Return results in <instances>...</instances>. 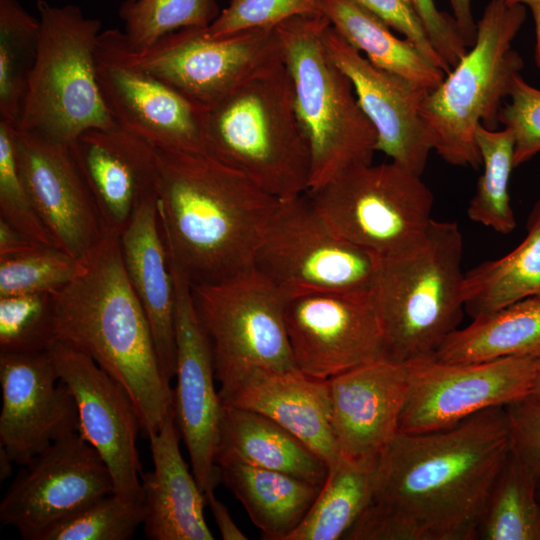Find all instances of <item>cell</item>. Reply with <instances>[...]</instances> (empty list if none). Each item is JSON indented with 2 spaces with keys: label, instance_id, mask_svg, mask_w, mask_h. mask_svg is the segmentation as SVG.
Here are the masks:
<instances>
[{
  "label": "cell",
  "instance_id": "obj_26",
  "mask_svg": "<svg viewBox=\"0 0 540 540\" xmlns=\"http://www.w3.org/2000/svg\"><path fill=\"white\" fill-rule=\"evenodd\" d=\"M173 409L148 439L153 470L143 472L145 536L150 540H213L204 516L206 498L180 452Z\"/></svg>",
  "mask_w": 540,
  "mask_h": 540
},
{
  "label": "cell",
  "instance_id": "obj_31",
  "mask_svg": "<svg viewBox=\"0 0 540 540\" xmlns=\"http://www.w3.org/2000/svg\"><path fill=\"white\" fill-rule=\"evenodd\" d=\"M523 241L506 255L464 275L465 311L472 319L529 297H540V199L527 220Z\"/></svg>",
  "mask_w": 540,
  "mask_h": 540
},
{
  "label": "cell",
  "instance_id": "obj_51",
  "mask_svg": "<svg viewBox=\"0 0 540 540\" xmlns=\"http://www.w3.org/2000/svg\"><path fill=\"white\" fill-rule=\"evenodd\" d=\"M530 397L540 401V357L536 369Z\"/></svg>",
  "mask_w": 540,
  "mask_h": 540
},
{
  "label": "cell",
  "instance_id": "obj_24",
  "mask_svg": "<svg viewBox=\"0 0 540 540\" xmlns=\"http://www.w3.org/2000/svg\"><path fill=\"white\" fill-rule=\"evenodd\" d=\"M224 405L249 409L287 429L329 467L341 454L331 423L328 380L309 377L299 369L257 368L219 390Z\"/></svg>",
  "mask_w": 540,
  "mask_h": 540
},
{
  "label": "cell",
  "instance_id": "obj_43",
  "mask_svg": "<svg viewBox=\"0 0 540 540\" xmlns=\"http://www.w3.org/2000/svg\"><path fill=\"white\" fill-rule=\"evenodd\" d=\"M511 451L540 480V401L530 396L505 406Z\"/></svg>",
  "mask_w": 540,
  "mask_h": 540
},
{
  "label": "cell",
  "instance_id": "obj_7",
  "mask_svg": "<svg viewBox=\"0 0 540 540\" xmlns=\"http://www.w3.org/2000/svg\"><path fill=\"white\" fill-rule=\"evenodd\" d=\"M525 18V6L491 0L477 21L470 49L426 95L422 114L434 150L445 162L474 169L481 165L476 128L498 127L503 100L524 65L512 42Z\"/></svg>",
  "mask_w": 540,
  "mask_h": 540
},
{
  "label": "cell",
  "instance_id": "obj_3",
  "mask_svg": "<svg viewBox=\"0 0 540 540\" xmlns=\"http://www.w3.org/2000/svg\"><path fill=\"white\" fill-rule=\"evenodd\" d=\"M56 342L92 358L130 395L148 438L173 409L151 328L122 260L119 232L108 230L77 275L53 294Z\"/></svg>",
  "mask_w": 540,
  "mask_h": 540
},
{
  "label": "cell",
  "instance_id": "obj_39",
  "mask_svg": "<svg viewBox=\"0 0 540 540\" xmlns=\"http://www.w3.org/2000/svg\"><path fill=\"white\" fill-rule=\"evenodd\" d=\"M55 342L52 294L0 297V353L43 352Z\"/></svg>",
  "mask_w": 540,
  "mask_h": 540
},
{
  "label": "cell",
  "instance_id": "obj_30",
  "mask_svg": "<svg viewBox=\"0 0 540 540\" xmlns=\"http://www.w3.org/2000/svg\"><path fill=\"white\" fill-rule=\"evenodd\" d=\"M322 14L353 48L379 68L410 79L429 90L446 73L408 39L391 28L357 0H321Z\"/></svg>",
  "mask_w": 540,
  "mask_h": 540
},
{
  "label": "cell",
  "instance_id": "obj_45",
  "mask_svg": "<svg viewBox=\"0 0 540 540\" xmlns=\"http://www.w3.org/2000/svg\"><path fill=\"white\" fill-rule=\"evenodd\" d=\"M420 18L435 50L450 70L468 47L452 15L436 6L434 0H409Z\"/></svg>",
  "mask_w": 540,
  "mask_h": 540
},
{
  "label": "cell",
  "instance_id": "obj_33",
  "mask_svg": "<svg viewBox=\"0 0 540 540\" xmlns=\"http://www.w3.org/2000/svg\"><path fill=\"white\" fill-rule=\"evenodd\" d=\"M538 481L511 451L487 500L477 539L540 540Z\"/></svg>",
  "mask_w": 540,
  "mask_h": 540
},
{
  "label": "cell",
  "instance_id": "obj_48",
  "mask_svg": "<svg viewBox=\"0 0 540 540\" xmlns=\"http://www.w3.org/2000/svg\"><path fill=\"white\" fill-rule=\"evenodd\" d=\"M36 244L19 232L5 220L0 218V257L10 256L28 251Z\"/></svg>",
  "mask_w": 540,
  "mask_h": 540
},
{
  "label": "cell",
  "instance_id": "obj_18",
  "mask_svg": "<svg viewBox=\"0 0 540 540\" xmlns=\"http://www.w3.org/2000/svg\"><path fill=\"white\" fill-rule=\"evenodd\" d=\"M0 449L26 465L53 443L79 433L76 401L59 377L50 349L0 353Z\"/></svg>",
  "mask_w": 540,
  "mask_h": 540
},
{
  "label": "cell",
  "instance_id": "obj_40",
  "mask_svg": "<svg viewBox=\"0 0 540 540\" xmlns=\"http://www.w3.org/2000/svg\"><path fill=\"white\" fill-rule=\"evenodd\" d=\"M0 218L36 244L57 247L22 178L16 127L5 120H0Z\"/></svg>",
  "mask_w": 540,
  "mask_h": 540
},
{
  "label": "cell",
  "instance_id": "obj_44",
  "mask_svg": "<svg viewBox=\"0 0 540 540\" xmlns=\"http://www.w3.org/2000/svg\"><path fill=\"white\" fill-rule=\"evenodd\" d=\"M391 29L410 40L424 56L446 74L451 70L435 50L420 18L409 0H357Z\"/></svg>",
  "mask_w": 540,
  "mask_h": 540
},
{
  "label": "cell",
  "instance_id": "obj_10",
  "mask_svg": "<svg viewBox=\"0 0 540 540\" xmlns=\"http://www.w3.org/2000/svg\"><path fill=\"white\" fill-rule=\"evenodd\" d=\"M307 194L338 235L378 258L413 246L433 219L430 188L392 161L354 166Z\"/></svg>",
  "mask_w": 540,
  "mask_h": 540
},
{
  "label": "cell",
  "instance_id": "obj_16",
  "mask_svg": "<svg viewBox=\"0 0 540 540\" xmlns=\"http://www.w3.org/2000/svg\"><path fill=\"white\" fill-rule=\"evenodd\" d=\"M170 265L176 295V386L172 407L192 472L206 494L221 481L217 452L223 403L215 388L212 348L194 304L191 283L171 258Z\"/></svg>",
  "mask_w": 540,
  "mask_h": 540
},
{
  "label": "cell",
  "instance_id": "obj_17",
  "mask_svg": "<svg viewBox=\"0 0 540 540\" xmlns=\"http://www.w3.org/2000/svg\"><path fill=\"white\" fill-rule=\"evenodd\" d=\"M50 354L59 377L76 401L79 433L109 469L114 494L144 502L143 472L136 445L141 425L130 395L92 358L72 346L57 341Z\"/></svg>",
  "mask_w": 540,
  "mask_h": 540
},
{
  "label": "cell",
  "instance_id": "obj_47",
  "mask_svg": "<svg viewBox=\"0 0 540 540\" xmlns=\"http://www.w3.org/2000/svg\"><path fill=\"white\" fill-rule=\"evenodd\" d=\"M452 16L467 47L472 46L476 38L477 22L472 11V0H448Z\"/></svg>",
  "mask_w": 540,
  "mask_h": 540
},
{
  "label": "cell",
  "instance_id": "obj_41",
  "mask_svg": "<svg viewBox=\"0 0 540 540\" xmlns=\"http://www.w3.org/2000/svg\"><path fill=\"white\" fill-rule=\"evenodd\" d=\"M316 14H322L321 0H230L204 31L211 38H222Z\"/></svg>",
  "mask_w": 540,
  "mask_h": 540
},
{
  "label": "cell",
  "instance_id": "obj_36",
  "mask_svg": "<svg viewBox=\"0 0 540 540\" xmlns=\"http://www.w3.org/2000/svg\"><path fill=\"white\" fill-rule=\"evenodd\" d=\"M216 0H124L119 17L125 44L143 49L184 28H206L219 15Z\"/></svg>",
  "mask_w": 540,
  "mask_h": 540
},
{
  "label": "cell",
  "instance_id": "obj_15",
  "mask_svg": "<svg viewBox=\"0 0 540 540\" xmlns=\"http://www.w3.org/2000/svg\"><path fill=\"white\" fill-rule=\"evenodd\" d=\"M112 493L113 480L101 456L75 433L22 466L0 502V522L25 540H38L51 525Z\"/></svg>",
  "mask_w": 540,
  "mask_h": 540
},
{
  "label": "cell",
  "instance_id": "obj_14",
  "mask_svg": "<svg viewBox=\"0 0 540 540\" xmlns=\"http://www.w3.org/2000/svg\"><path fill=\"white\" fill-rule=\"evenodd\" d=\"M285 324L296 367L328 380L386 359L381 323L369 291H322L288 298Z\"/></svg>",
  "mask_w": 540,
  "mask_h": 540
},
{
  "label": "cell",
  "instance_id": "obj_38",
  "mask_svg": "<svg viewBox=\"0 0 540 540\" xmlns=\"http://www.w3.org/2000/svg\"><path fill=\"white\" fill-rule=\"evenodd\" d=\"M81 260L64 250L37 245L15 255L0 257V297L55 294L79 272Z\"/></svg>",
  "mask_w": 540,
  "mask_h": 540
},
{
  "label": "cell",
  "instance_id": "obj_28",
  "mask_svg": "<svg viewBox=\"0 0 540 540\" xmlns=\"http://www.w3.org/2000/svg\"><path fill=\"white\" fill-rule=\"evenodd\" d=\"M221 481L243 505L266 540H286L314 503L321 486L241 462L218 464Z\"/></svg>",
  "mask_w": 540,
  "mask_h": 540
},
{
  "label": "cell",
  "instance_id": "obj_23",
  "mask_svg": "<svg viewBox=\"0 0 540 540\" xmlns=\"http://www.w3.org/2000/svg\"><path fill=\"white\" fill-rule=\"evenodd\" d=\"M70 146L106 229L120 233L156 191V148L119 125L87 130Z\"/></svg>",
  "mask_w": 540,
  "mask_h": 540
},
{
  "label": "cell",
  "instance_id": "obj_4",
  "mask_svg": "<svg viewBox=\"0 0 540 540\" xmlns=\"http://www.w3.org/2000/svg\"><path fill=\"white\" fill-rule=\"evenodd\" d=\"M369 294L383 330L386 359L433 357L465 311L463 236L454 221L432 219L410 248L376 257Z\"/></svg>",
  "mask_w": 540,
  "mask_h": 540
},
{
  "label": "cell",
  "instance_id": "obj_27",
  "mask_svg": "<svg viewBox=\"0 0 540 540\" xmlns=\"http://www.w3.org/2000/svg\"><path fill=\"white\" fill-rule=\"evenodd\" d=\"M241 462L274 470L322 486L325 461L299 438L258 412L224 405L217 464Z\"/></svg>",
  "mask_w": 540,
  "mask_h": 540
},
{
  "label": "cell",
  "instance_id": "obj_53",
  "mask_svg": "<svg viewBox=\"0 0 540 540\" xmlns=\"http://www.w3.org/2000/svg\"><path fill=\"white\" fill-rule=\"evenodd\" d=\"M537 496L540 501V480L538 481V486H537Z\"/></svg>",
  "mask_w": 540,
  "mask_h": 540
},
{
  "label": "cell",
  "instance_id": "obj_49",
  "mask_svg": "<svg viewBox=\"0 0 540 540\" xmlns=\"http://www.w3.org/2000/svg\"><path fill=\"white\" fill-rule=\"evenodd\" d=\"M531 10L534 24H535V34H536V44H535V63L540 70V3H534L528 6Z\"/></svg>",
  "mask_w": 540,
  "mask_h": 540
},
{
  "label": "cell",
  "instance_id": "obj_42",
  "mask_svg": "<svg viewBox=\"0 0 540 540\" xmlns=\"http://www.w3.org/2000/svg\"><path fill=\"white\" fill-rule=\"evenodd\" d=\"M510 102L502 105L499 123L514 137V167L540 153V89L516 75L509 88Z\"/></svg>",
  "mask_w": 540,
  "mask_h": 540
},
{
  "label": "cell",
  "instance_id": "obj_20",
  "mask_svg": "<svg viewBox=\"0 0 540 540\" xmlns=\"http://www.w3.org/2000/svg\"><path fill=\"white\" fill-rule=\"evenodd\" d=\"M16 153L27 190L56 246L83 259L108 230L70 144L16 129Z\"/></svg>",
  "mask_w": 540,
  "mask_h": 540
},
{
  "label": "cell",
  "instance_id": "obj_1",
  "mask_svg": "<svg viewBox=\"0 0 540 540\" xmlns=\"http://www.w3.org/2000/svg\"><path fill=\"white\" fill-rule=\"evenodd\" d=\"M511 453L505 407L425 433L398 432L377 458L374 493L344 539L473 540Z\"/></svg>",
  "mask_w": 540,
  "mask_h": 540
},
{
  "label": "cell",
  "instance_id": "obj_13",
  "mask_svg": "<svg viewBox=\"0 0 540 540\" xmlns=\"http://www.w3.org/2000/svg\"><path fill=\"white\" fill-rule=\"evenodd\" d=\"M539 358L505 357L410 363V389L399 432L425 433L452 427L484 410L530 396Z\"/></svg>",
  "mask_w": 540,
  "mask_h": 540
},
{
  "label": "cell",
  "instance_id": "obj_50",
  "mask_svg": "<svg viewBox=\"0 0 540 540\" xmlns=\"http://www.w3.org/2000/svg\"><path fill=\"white\" fill-rule=\"evenodd\" d=\"M13 461L9 456L0 449V478L1 480L7 479L12 474Z\"/></svg>",
  "mask_w": 540,
  "mask_h": 540
},
{
  "label": "cell",
  "instance_id": "obj_32",
  "mask_svg": "<svg viewBox=\"0 0 540 540\" xmlns=\"http://www.w3.org/2000/svg\"><path fill=\"white\" fill-rule=\"evenodd\" d=\"M377 458L341 455L329 467L311 508L286 540L344 539L372 501Z\"/></svg>",
  "mask_w": 540,
  "mask_h": 540
},
{
  "label": "cell",
  "instance_id": "obj_19",
  "mask_svg": "<svg viewBox=\"0 0 540 540\" xmlns=\"http://www.w3.org/2000/svg\"><path fill=\"white\" fill-rule=\"evenodd\" d=\"M324 44L332 61L352 83L357 100L377 137L376 150L422 176L434 150L422 106L430 91L403 76L372 64L330 24Z\"/></svg>",
  "mask_w": 540,
  "mask_h": 540
},
{
  "label": "cell",
  "instance_id": "obj_8",
  "mask_svg": "<svg viewBox=\"0 0 540 540\" xmlns=\"http://www.w3.org/2000/svg\"><path fill=\"white\" fill-rule=\"evenodd\" d=\"M36 8L37 53L17 131L70 144L87 130L116 126L97 80L101 21L74 4L37 0Z\"/></svg>",
  "mask_w": 540,
  "mask_h": 540
},
{
  "label": "cell",
  "instance_id": "obj_29",
  "mask_svg": "<svg viewBox=\"0 0 540 540\" xmlns=\"http://www.w3.org/2000/svg\"><path fill=\"white\" fill-rule=\"evenodd\" d=\"M443 362L540 357V297L514 302L457 328L433 356Z\"/></svg>",
  "mask_w": 540,
  "mask_h": 540
},
{
  "label": "cell",
  "instance_id": "obj_52",
  "mask_svg": "<svg viewBox=\"0 0 540 540\" xmlns=\"http://www.w3.org/2000/svg\"><path fill=\"white\" fill-rule=\"evenodd\" d=\"M510 5L530 6L534 3H540V0H505Z\"/></svg>",
  "mask_w": 540,
  "mask_h": 540
},
{
  "label": "cell",
  "instance_id": "obj_2",
  "mask_svg": "<svg viewBox=\"0 0 540 540\" xmlns=\"http://www.w3.org/2000/svg\"><path fill=\"white\" fill-rule=\"evenodd\" d=\"M157 212L170 258L191 285L253 268L280 199L207 154L156 148Z\"/></svg>",
  "mask_w": 540,
  "mask_h": 540
},
{
  "label": "cell",
  "instance_id": "obj_34",
  "mask_svg": "<svg viewBox=\"0 0 540 540\" xmlns=\"http://www.w3.org/2000/svg\"><path fill=\"white\" fill-rule=\"evenodd\" d=\"M475 140L483 171L471 198L467 215L473 222L500 234L516 227L509 195V179L514 168V137L507 128H476Z\"/></svg>",
  "mask_w": 540,
  "mask_h": 540
},
{
  "label": "cell",
  "instance_id": "obj_37",
  "mask_svg": "<svg viewBox=\"0 0 540 540\" xmlns=\"http://www.w3.org/2000/svg\"><path fill=\"white\" fill-rule=\"evenodd\" d=\"M144 519V502L112 493L51 525L38 540H128Z\"/></svg>",
  "mask_w": 540,
  "mask_h": 540
},
{
  "label": "cell",
  "instance_id": "obj_46",
  "mask_svg": "<svg viewBox=\"0 0 540 540\" xmlns=\"http://www.w3.org/2000/svg\"><path fill=\"white\" fill-rule=\"evenodd\" d=\"M205 498L221 538L223 540H246V535L235 524L227 507L215 497L214 491L206 493Z\"/></svg>",
  "mask_w": 540,
  "mask_h": 540
},
{
  "label": "cell",
  "instance_id": "obj_12",
  "mask_svg": "<svg viewBox=\"0 0 540 540\" xmlns=\"http://www.w3.org/2000/svg\"><path fill=\"white\" fill-rule=\"evenodd\" d=\"M191 287L220 388L253 369L297 368L285 324L288 298L255 269Z\"/></svg>",
  "mask_w": 540,
  "mask_h": 540
},
{
  "label": "cell",
  "instance_id": "obj_35",
  "mask_svg": "<svg viewBox=\"0 0 540 540\" xmlns=\"http://www.w3.org/2000/svg\"><path fill=\"white\" fill-rule=\"evenodd\" d=\"M40 22L17 0H0V120L17 127L36 59Z\"/></svg>",
  "mask_w": 540,
  "mask_h": 540
},
{
  "label": "cell",
  "instance_id": "obj_6",
  "mask_svg": "<svg viewBox=\"0 0 540 540\" xmlns=\"http://www.w3.org/2000/svg\"><path fill=\"white\" fill-rule=\"evenodd\" d=\"M323 14L293 17L274 27L311 152L309 190L357 165L372 163L376 132L346 74L324 44Z\"/></svg>",
  "mask_w": 540,
  "mask_h": 540
},
{
  "label": "cell",
  "instance_id": "obj_25",
  "mask_svg": "<svg viewBox=\"0 0 540 540\" xmlns=\"http://www.w3.org/2000/svg\"><path fill=\"white\" fill-rule=\"evenodd\" d=\"M119 237L128 280L147 316L162 373L170 382L176 372V295L156 191L139 204Z\"/></svg>",
  "mask_w": 540,
  "mask_h": 540
},
{
  "label": "cell",
  "instance_id": "obj_9",
  "mask_svg": "<svg viewBox=\"0 0 540 540\" xmlns=\"http://www.w3.org/2000/svg\"><path fill=\"white\" fill-rule=\"evenodd\" d=\"M96 54L159 79L203 108L281 59L274 28L222 38L209 37L204 28H184L138 50L113 28L100 33Z\"/></svg>",
  "mask_w": 540,
  "mask_h": 540
},
{
  "label": "cell",
  "instance_id": "obj_11",
  "mask_svg": "<svg viewBox=\"0 0 540 540\" xmlns=\"http://www.w3.org/2000/svg\"><path fill=\"white\" fill-rule=\"evenodd\" d=\"M377 258L338 235L306 193L282 199L258 244L253 269L287 298L369 291Z\"/></svg>",
  "mask_w": 540,
  "mask_h": 540
},
{
  "label": "cell",
  "instance_id": "obj_22",
  "mask_svg": "<svg viewBox=\"0 0 540 540\" xmlns=\"http://www.w3.org/2000/svg\"><path fill=\"white\" fill-rule=\"evenodd\" d=\"M411 365L388 359L328 379L331 423L340 454L377 458L399 432Z\"/></svg>",
  "mask_w": 540,
  "mask_h": 540
},
{
  "label": "cell",
  "instance_id": "obj_21",
  "mask_svg": "<svg viewBox=\"0 0 540 540\" xmlns=\"http://www.w3.org/2000/svg\"><path fill=\"white\" fill-rule=\"evenodd\" d=\"M96 58L100 91L117 125L158 149L206 154V108L141 70Z\"/></svg>",
  "mask_w": 540,
  "mask_h": 540
},
{
  "label": "cell",
  "instance_id": "obj_5",
  "mask_svg": "<svg viewBox=\"0 0 540 540\" xmlns=\"http://www.w3.org/2000/svg\"><path fill=\"white\" fill-rule=\"evenodd\" d=\"M205 149L280 200L309 190L310 147L282 57L206 108Z\"/></svg>",
  "mask_w": 540,
  "mask_h": 540
}]
</instances>
